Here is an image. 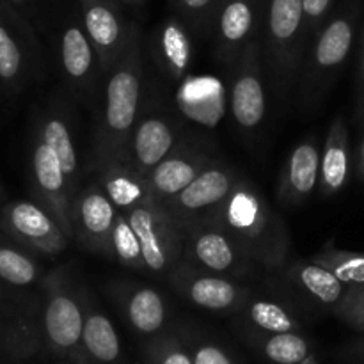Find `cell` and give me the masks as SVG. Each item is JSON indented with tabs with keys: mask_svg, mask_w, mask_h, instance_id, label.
<instances>
[{
	"mask_svg": "<svg viewBox=\"0 0 364 364\" xmlns=\"http://www.w3.org/2000/svg\"><path fill=\"white\" fill-rule=\"evenodd\" d=\"M50 363H43V361L38 363V359H28V361H0V364H50Z\"/></svg>",
	"mask_w": 364,
	"mask_h": 364,
	"instance_id": "ab89813d",
	"label": "cell"
},
{
	"mask_svg": "<svg viewBox=\"0 0 364 364\" xmlns=\"http://www.w3.org/2000/svg\"><path fill=\"white\" fill-rule=\"evenodd\" d=\"M334 0H302L304 6V27L306 36H308V45L316 32L320 31L333 9Z\"/></svg>",
	"mask_w": 364,
	"mask_h": 364,
	"instance_id": "8d00e7d4",
	"label": "cell"
},
{
	"mask_svg": "<svg viewBox=\"0 0 364 364\" xmlns=\"http://www.w3.org/2000/svg\"><path fill=\"white\" fill-rule=\"evenodd\" d=\"M13 9H16L25 20H28V14L32 13V7H34V0H6Z\"/></svg>",
	"mask_w": 364,
	"mask_h": 364,
	"instance_id": "f35d334b",
	"label": "cell"
},
{
	"mask_svg": "<svg viewBox=\"0 0 364 364\" xmlns=\"http://www.w3.org/2000/svg\"><path fill=\"white\" fill-rule=\"evenodd\" d=\"M123 213L141 240L148 272H171L183 259L185 233L166 206L148 199Z\"/></svg>",
	"mask_w": 364,
	"mask_h": 364,
	"instance_id": "8992f818",
	"label": "cell"
},
{
	"mask_svg": "<svg viewBox=\"0 0 364 364\" xmlns=\"http://www.w3.org/2000/svg\"><path fill=\"white\" fill-rule=\"evenodd\" d=\"M142 361L144 364H194L183 338L173 333H162L146 341Z\"/></svg>",
	"mask_w": 364,
	"mask_h": 364,
	"instance_id": "d6a6232c",
	"label": "cell"
},
{
	"mask_svg": "<svg viewBox=\"0 0 364 364\" xmlns=\"http://www.w3.org/2000/svg\"><path fill=\"white\" fill-rule=\"evenodd\" d=\"M38 135L55 151L64 174H66L71 198L75 199V196L78 194V169L80 167H78L77 148H75L70 123L59 112H46L39 121Z\"/></svg>",
	"mask_w": 364,
	"mask_h": 364,
	"instance_id": "4316f807",
	"label": "cell"
},
{
	"mask_svg": "<svg viewBox=\"0 0 364 364\" xmlns=\"http://www.w3.org/2000/svg\"><path fill=\"white\" fill-rule=\"evenodd\" d=\"M153 57L166 77L181 80L192 57L188 27L178 16L166 18L153 34Z\"/></svg>",
	"mask_w": 364,
	"mask_h": 364,
	"instance_id": "603a6c76",
	"label": "cell"
},
{
	"mask_svg": "<svg viewBox=\"0 0 364 364\" xmlns=\"http://www.w3.org/2000/svg\"><path fill=\"white\" fill-rule=\"evenodd\" d=\"M0 231L36 255L57 256L70 238L52 213L38 201H13L0 206Z\"/></svg>",
	"mask_w": 364,
	"mask_h": 364,
	"instance_id": "52a82bcc",
	"label": "cell"
},
{
	"mask_svg": "<svg viewBox=\"0 0 364 364\" xmlns=\"http://www.w3.org/2000/svg\"><path fill=\"white\" fill-rule=\"evenodd\" d=\"M36 46L38 41L28 20L0 0V87L18 92L28 84Z\"/></svg>",
	"mask_w": 364,
	"mask_h": 364,
	"instance_id": "9c48e42d",
	"label": "cell"
},
{
	"mask_svg": "<svg viewBox=\"0 0 364 364\" xmlns=\"http://www.w3.org/2000/svg\"><path fill=\"white\" fill-rule=\"evenodd\" d=\"M31 183L36 201L52 213L66 237L73 240V226H71L73 198L70 194L66 174L55 151L39 135L36 137L31 151Z\"/></svg>",
	"mask_w": 364,
	"mask_h": 364,
	"instance_id": "7c38bea8",
	"label": "cell"
},
{
	"mask_svg": "<svg viewBox=\"0 0 364 364\" xmlns=\"http://www.w3.org/2000/svg\"><path fill=\"white\" fill-rule=\"evenodd\" d=\"M124 6H130V7H139L146 2V0H121Z\"/></svg>",
	"mask_w": 364,
	"mask_h": 364,
	"instance_id": "60d3db41",
	"label": "cell"
},
{
	"mask_svg": "<svg viewBox=\"0 0 364 364\" xmlns=\"http://www.w3.org/2000/svg\"><path fill=\"white\" fill-rule=\"evenodd\" d=\"M103 191L119 212H128L141 203L151 199L148 183L142 174L135 173L124 162H107L98 167Z\"/></svg>",
	"mask_w": 364,
	"mask_h": 364,
	"instance_id": "d4e9b609",
	"label": "cell"
},
{
	"mask_svg": "<svg viewBox=\"0 0 364 364\" xmlns=\"http://www.w3.org/2000/svg\"><path fill=\"white\" fill-rule=\"evenodd\" d=\"M198 220L219 228L247 258L267 269H276L287 258L290 238L284 223L249 181L237 180L230 196Z\"/></svg>",
	"mask_w": 364,
	"mask_h": 364,
	"instance_id": "7a4b0ae2",
	"label": "cell"
},
{
	"mask_svg": "<svg viewBox=\"0 0 364 364\" xmlns=\"http://www.w3.org/2000/svg\"><path fill=\"white\" fill-rule=\"evenodd\" d=\"M320 159L315 139L302 141L291 149L279 180V199L287 205L295 206L304 203L313 194L320 181Z\"/></svg>",
	"mask_w": 364,
	"mask_h": 364,
	"instance_id": "ffe728a7",
	"label": "cell"
},
{
	"mask_svg": "<svg viewBox=\"0 0 364 364\" xmlns=\"http://www.w3.org/2000/svg\"><path fill=\"white\" fill-rule=\"evenodd\" d=\"M41 277V267L31 251L0 231V279L13 287H31Z\"/></svg>",
	"mask_w": 364,
	"mask_h": 364,
	"instance_id": "83f0119b",
	"label": "cell"
},
{
	"mask_svg": "<svg viewBox=\"0 0 364 364\" xmlns=\"http://www.w3.org/2000/svg\"><path fill=\"white\" fill-rule=\"evenodd\" d=\"M262 20V0H220L212 32L217 57L233 66L249 43L256 39Z\"/></svg>",
	"mask_w": 364,
	"mask_h": 364,
	"instance_id": "2e32d148",
	"label": "cell"
},
{
	"mask_svg": "<svg viewBox=\"0 0 364 364\" xmlns=\"http://www.w3.org/2000/svg\"><path fill=\"white\" fill-rule=\"evenodd\" d=\"M59 64L68 85L80 95H92L100 75V57L92 46L82 21L70 18L64 23L59 36Z\"/></svg>",
	"mask_w": 364,
	"mask_h": 364,
	"instance_id": "e0dca14e",
	"label": "cell"
},
{
	"mask_svg": "<svg viewBox=\"0 0 364 364\" xmlns=\"http://www.w3.org/2000/svg\"><path fill=\"white\" fill-rule=\"evenodd\" d=\"M121 0H78L84 31L100 57L103 75L117 63L137 25L123 13Z\"/></svg>",
	"mask_w": 364,
	"mask_h": 364,
	"instance_id": "30bf717a",
	"label": "cell"
},
{
	"mask_svg": "<svg viewBox=\"0 0 364 364\" xmlns=\"http://www.w3.org/2000/svg\"><path fill=\"white\" fill-rule=\"evenodd\" d=\"M361 87L364 92V38H363V52H361Z\"/></svg>",
	"mask_w": 364,
	"mask_h": 364,
	"instance_id": "b9f144b4",
	"label": "cell"
},
{
	"mask_svg": "<svg viewBox=\"0 0 364 364\" xmlns=\"http://www.w3.org/2000/svg\"><path fill=\"white\" fill-rule=\"evenodd\" d=\"M176 130L169 119L155 114L141 117L128 142L124 164L146 176L176 149Z\"/></svg>",
	"mask_w": 364,
	"mask_h": 364,
	"instance_id": "ac0fdd59",
	"label": "cell"
},
{
	"mask_svg": "<svg viewBox=\"0 0 364 364\" xmlns=\"http://www.w3.org/2000/svg\"><path fill=\"white\" fill-rule=\"evenodd\" d=\"M338 361L345 364H364V336L359 340L343 345L336 352Z\"/></svg>",
	"mask_w": 364,
	"mask_h": 364,
	"instance_id": "74e56055",
	"label": "cell"
},
{
	"mask_svg": "<svg viewBox=\"0 0 364 364\" xmlns=\"http://www.w3.org/2000/svg\"><path fill=\"white\" fill-rule=\"evenodd\" d=\"M350 171V149L348 130L343 116L334 117L326 139L322 159H320V196L333 198L345 187Z\"/></svg>",
	"mask_w": 364,
	"mask_h": 364,
	"instance_id": "cb8c5ba5",
	"label": "cell"
},
{
	"mask_svg": "<svg viewBox=\"0 0 364 364\" xmlns=\"http://www.w3.org/2000/svg\"><path fill=\"white\" fill-rule=\"evenodd\" d=\"M237 180L238 178L230 167L210 162L183 192L164 206L176 223L183 226L201 219L219 206L233 191Z\"/></svg>",
	"mask_w": 364,
	"mask_h": 364,
	"instance_id": "9a60e30c",
	"label": "cell"
},
{
	"mask_svg": "<svg viewBox=\"0 0 364 364\" xmlns=\"http://www.w3.org/2000/svg\"><path fill=\"white\" fill-rule=\"evenodd\" d=\"M50 364H73V363H70V361H52Z\"/></svg>",
	"mask_w": 364,
	"mask_h": 364,
	"instance_id": "ee69618b",
	"label": "cell"
},
{
	"mask_svg": "<svg viewBox=\"0 0 364 364\" xmlns=\"http://www.w3.org/2000/svg\"><path fill=\"white\" fill-rule=\"evenodd\" d=\"M194 364H237L233 355L210 338H201L198 334H191L188 340H183Z\"/></svg>",
	"mask_w": 364,
	"mask_h": 364,
	"instance_id": "d590c367",
	"label": "cell"
},
{
	"mask_svg": "<svg viewBox=\"0 0 364 364\" xmlns=\"http://www.w3.org/2000/svg\"><path fill=\"white\" fill-rule=\"evenodd\" d=\"M262 41L252 39L233 64L230 84V112L235 123L252 132L263 123L267 114L265 82H263Z\"/></svg>",
	"mask_w": 364,
	"mask_h": 364,
	"instance_id": "ba28073f",
	"label": "cell"
},
{
	"mask_svg": "<svg viewBox=\"0 0 364 364\" xmlns=\"http://www.w3.org/2000/svg\"><path fill=\"white\" fill-rule=\"evenodd\" d=\"M110 258L117 259L123 267L132 270L146 272L144 255L137 233L132 228L130 220L123 212L117 210L116 223H114L112 235H110Z\"/></svg>",
	"mask_w": 364,
	"mask_h": 364,
	"instance_id": "4dcf8cb0",
	"label": "cell"
},
{
	"mask_svg": "<svg viewBox=\"0 0 364 364\" xmlns=\"http://www.w3.org/2000/svg\"><path fill=\"white\" fill-rule=\"evenodd\" d=\"M333 311L341 322L364 334V283L348 287L345 297Z\"/></svg>",
	"mask_w": 364,
	"mask_h": 364,
	"instance_id": "e575fe53",
	"label": "cell"
},
{
	"mask_svg": "<svg viewBox=\"0 0 364 364\" xmlns=\"http://www.w3.org/2000/svg\"><path fill=\"white\" fill-rule=\"evenodd\" d=\"M2 199H4V198H2V196H0V203H2Z\"/></svg>",
	"mask_w": 364,
	"mask_h": 364,
	"instance_id": "bcb514c9",
	"label": "cell"
},
{
	"mask_svg": "<svg viewBox=\"0 0 364 364\" xmlns=\"http://www.w3.org/2000/svg\"><path fill=\"white\" fill-rule=\"evenodd\" d=\"M144 60L141 31L135 27L123 55L105 73L102 107L95 124L92 159L96 167L107 162H124L128 142L141 119Z\"/></svg>",
	"mask_w": 364,
	"mask_h": 364,
	"instance_id": "6da1fadb",
	"label": "cell"
},
{
	"mask_svg": "<svg viewBox=\"0 0 364 364\" xmlns=\"http://www.w3.org/2000/svg\"><path fill=\"white\" fill-rule=\"evenodd\" d=\"M84 291H78L66 272L55 270L43 281L39 304V340L43 359L84 364Z\"/></svg>",
	"mask_w": 364,
	"mask_h": 364,
	"instance_id": "3957f363",
	"label": "cell"
},
{
	"mask_svg": "<svg viewBox=\"0 0 364 364\" xmlns=\"http://www.w3.org/2000/svg\"><path fill=\"white\" fill-rule=\"evenodd\" d=\"M176 16L185 21L188 28L206 31L213 28L220 0H171Z\"/></svg>",
	"mask_w": 364,
	"mask_h": 364,
	"instance_id": "836d02e7",
	"label": "cell"
},
{
	"mask_svg": "<svg viewBox=\"0 0 364 364\" xmlns=\"http://www.w3.org/2000/svg\"><path fill=\"white\" fill-rule=\"evenodd\" d=\"M355 38V14L341 13L327 20L309 41L299 73V96L313 110L333 85L350 57Z\"/></svg>",
	"mask_w": 364,
	"mask_h": 364,
	"instance_id": "5b68a950",
	"label": "cell"
},
{
	"mask_svg": "<svg viewBox=\"0 0 364 364\" xmlns=\"http://www.w3.org/2000/svg\"><path fill=\"white\" fill-rule=\"evenodd\" d=\"M311 259L320 263V265L327 267L347 287L364 283V252L340 251V249L327 247L326 251L313 256Z\"/></svg>",
	"mask_w": 364,
	"mask_h": 364,
	"instance_id": "1f68e13d",
	"label": "cell"
},
{
	"mask_svg": "<svg viewBox=\"0 0 364 364\" xmlns=\"http://www.w3.org/2000/svg\"><path fill=\"white\" fill-rule=\"evenodd\" d=\"M258 348L259 354L272 364H304L311 355V345L299 331L262 334Z\"/></svg>",
	"mask_w": 364,
	"mask_h": 364,
	"instance_id": "f546056e",
	"label": "cell"
},
{
	"mask_svg": "<svg viewBox=\"0 0 364 364\" xmlns=\"http://www.w3.org/2000/svg\"><path fill=\"white\" fill-rule=\"evenodd\" d=\"M306 48L302 0H269L262 57L279 98H287L299 80Z\"/></svg>",
	"mask_w": 364,
	"mask_h": 364,
	"instance_id": "277c9868",
	"label": "cell"
},
{
	"mask_svg": "<svg viewBox=\"0 0 364 364\" xmlns=\"http://www.w3.org/2000/svg\"><path fill=\"white\" fill-rule=\"evenodd\" d=\"M240 309H244L249 326L255 327L262 334L294 333V331L301 329L299 320H295L294 315L284 306L274 301L247 299Z\"/></svg>",
	"mask_w": 364,
	"mask_h": 364,
	"instance_id": "f1b7e54d",
	"label": "cell"
},
{
	"mask_svg": "<svg viewBox=\"0 0 364 364\" xmlns=\"http://www.w3.org/2000/svg\"><path fill=\"white\" fill-rule=\"evenodd\" d=\"M173 287L196 308L213 313L238 311L249 294L228 276L210 272L191 262H180L171 270Z\"/></svg>",
	"mask_w": 364,
	"mask_h": 364,
	"instance_id": "8fae6325",
	"label": "cell"
},
{
	"mask_svg": "<svg viewBox=\"0 0 364 364\" xmlns=\"http://www.w3.org/2000/svg\"><path fill=\"white\" fill-rule=\"evenodd\" d=\"M208 164L210 160L199 153L191 149H174L144 176L149 196L153 201L167 205L183 192Z\"/></svg>",
	"mask_w": 364,
	"mask_h": 364,
	"instance_id": "d6986e66",
	"label": "cell"
},
{
	"mask_svg": "<svg viewBox=\"0 0 364 364\" xmlns=\"http://www.w3.org/2000/svg\"><path fill=\"white\" fill-rule=\"evenodd\" d=\"M119 306L124 320L134 333L148 340L166 333L167 304L155 288L135 287L119 295Z\"/></svg>",
	"mask_w": 364,
	"mask_h": 364,
	"instance_id": "7402d4cb",
	"label": "cell"
},
{
	"mask_svg": "<svg viewBox=\"0 0 364 364\" xmlns=\"http://www.w3.org/2000/svg\"><path fill=\"white\" fill-rule=\"evenodd\" d=\"M84 364H128L112 320L84 295Z\"/></svg>",
	"mask_w": 364,
	"mask_h": 364,
	"instance_id": "44dd1931",
	"label": "cell"
},
{
	"mask_svg": "<svg viewBox=\"0 0 364 364\" xmlns=\"http://www.w3.org/2000/svg\"><path fill=\"white\" fill-rule=\"evenodd\" d=\"M117 208L100 183L82 188L71 203L73 240L87 251L110 256V235Z\"/></svg>",
	"mask_w": 364,
	"mask_h": 364,
	"instance_id": "5bb4252c",
	"label": "cell"
},
{
	"mask_svg": "<svg viewBox=\"0 0 364 364\" xmlns=\"http://www.w3.org/2000/svg\"><path fill=\"white\" fill-rule=\"evenodd\" d=\"M185 233V262L223 276H240L247 269V256L224 231L205 220L181 226Z\"/></svg>",
	"mask_w": 364,
	"mask_h": 364,
	"instance_id": "4fadbf2b",
	"label": "cell"
},
{
	"mask_svg": "<svg viewBox=\"0 0 364 364\" xmlns=\"http://www.w3.org/2000/svg\"><path fill=\"white\" fill-rule=\"evenodd\" d=\"M361 174L364 178V144H363V149H361Z\"/></svg>",
	"mask_w": 364,
	"mask_h": 364,
	"instance_id": "7bdbcfd3",
	"label": "cell"
},
{
	"mask_svg": "<svg viewBox=\"0 0 364 364\" xmlns=\"http://www.w3.org/2000/svg\"><path fill=\"white\" fill-rule=\"evenodd\" d=\"M0 196H2V198H4V191H2V187H0Z\"/></svg>",
	"mask_w": 364,
	"mask_h": 364,
	"instance_id": "f6af8a7d",
	"label": "cell"
},
{
	"mask_svg": "<svg viewBox=\"0 0 364 364\" xmlns=\"http://www.w3.org/2000/svg\"><path fill=\"white\" fill-rule=\"evenodd\" d=\"M290 279L316 304L333 309L340 304L348 288L336 274L313 259L295 263L290 269Z\"/></svg>",
	"mask_w": 364,
	"mask_h": 364,
	"instance_id": "484cf974",
	"label": "cell"
}]
</instances>
